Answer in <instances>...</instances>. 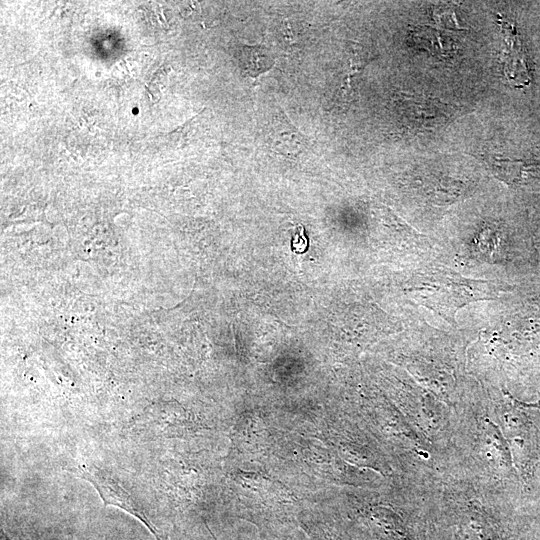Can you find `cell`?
I'll return each instance as SVG.
<instances>
[{
  "instance_id": "obj_7",
  "label": "cell",
  "mask_w": 540,
  "mask_h": 540,
  "mask_svg": "<svg viewBox=\"0 0 540 540\" xmlns=\"http://www.w3.org/2000/svg\"><path fill=\"white\" fill-rule=\"evenodd\" d=\"M491 167L494 174L505 182L512 183L520 179L521 165L519 162L494 159L491 162Z\"/></svg>"
},
{
  "instance_id": "obj_4",
  "label": "cell",
  "mask_w": 540,
  "mask_h": 540,
  "mask_svg": "<svg viewBox=\"0 0 540 540\" xmlns=\"http://www.w3.org/2000/svg\"><path fill=\"white\" fill-rule=\"evenodd\" d=\"M275 59L269 49L262 45H244L241 48L240 66L244 75L256 78L269 71Z\"/></svg>"
},
{
  "instance_id": "obj_8",
  "label": "cell",
  "mask_w": 540,
  "mask_h": 540,
  "mask_svg": "<svg viewBox=\"0 0 540 540\" xmlns=\"http://www.w3.org/2000/svg\"><path fill=\"white\" fill-rule=\"evenodd\" d=\"M207 528H208V530L210 531V529H209L208 526H207ZM210 533H211L212 537L214 538V540H217V539L215 538L214 534H213L211 531H210Z\"/></svg>"
},
{
  "instance_id": "obj_1",
  "label": "cell",
  "mask_w": 540,
  "mask_h": 540,
  "mask_svg": "<svg viewBox=\"0 0 540 540\" xmlns=\"http://www.w3.org/2000/svg\"><path fill=\"white\" fill-rule=\"evenodd\" d=\"M408 295L434 311L452 326L462 307L480 300L494 299L499 292L494 281L467 278L450 268L423 267L406 284Z\"/></svg>"
},
{
  "instance_id": "obj_6",
  "label": "cell",
  "mask_w": 540,
  "mask_h": 540,
  "mask_svg": "<svg viewBox=\"0 0 540 540\" xmlns=\"http://www.w3.org/2000/svg\"><path fill=\"white\" fill-rule=\"evenodd\" d=\"M349 50L348 70L343 79V84L340 87V95L342 99H348L351 94L352 77L358 74L374 59V57H370L364 48L357 42H350Z\"/></svg>"
},
{
  "instance_id": "obj_3",
  "label": "cell",
  "mask_w": 540,
  "mask_h": 540,
  "mask_svg": "<svg viewBox=\"0 0 540 540\" xmlns=\"http://www.w3.org/2000/svg\"><path fill=\"white\" fill-rule=\"evenodd\" d=\"M269 147L284 157H299L309 146V139L279 109L266 135Z\"/></svg>"
},
{
  "instance_id": "obj_5",
  "label": "cell",
  "mask_w": 540,
  "mask_h": 540,
  "mask_svg": "<svg viewBox=\"0 0 540 540\" xmlns=\"http://www.w3.org/2000/svg\"><path fill=\"white\" fill-rule=\"evenodd\" d=\"M409 107L413 108V122L423 123V127H437L441 123L448 121L453 113H449L446 105L438 101L428 99L407 98Z\"/></svg>"
},
{
  "instance_id": "obj_2",
  "label": "cell",
  "mask_w": 540,
  "mask_h": 540,
  "mask_svg": "<svg viewBox=\"0 0 540 540\" xmlns=\"http://www.w3.org/2000/svg\"><path fill=\"white\" fill-rule=\"evenodd\" d=\"M71 472L90 482L98 491L102 500L109 505L117 506L140 520L157 540H164L146 516L140 505L109 475L94 465H75Z\"/></svg>"
}]
</instances>
